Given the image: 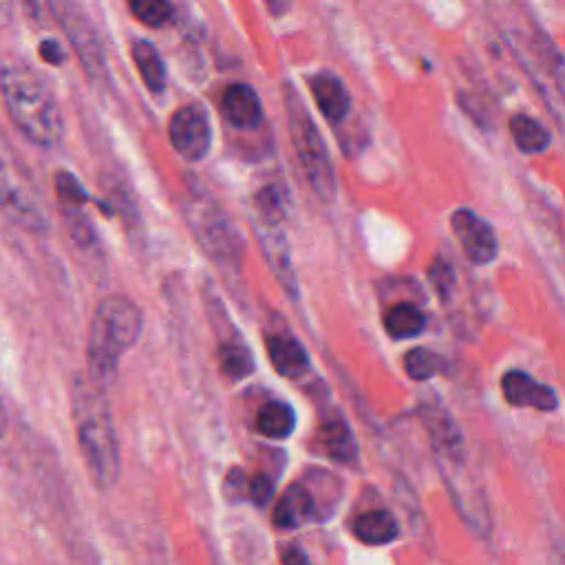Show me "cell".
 Returning a JSON list of instances; mask_svg holds the SVG:
<instances>
[{
    "instance_id": "4316f807",
    "label": "cell",
    "mask_w": 565,
    "mask_h": 565,
    "mask_svg": "<svg viewBox=\"0 0 565 565\" xmlns=\"http://www.w3.org/2000/svg\"><path fill=\"white\" fill-rule=\"evenodd\" d=\"M55 192L64 207H82L90 199L82 183L66 170H60L55 174Z\"/></svg>"
},
{
    "instance_id": "ac0fdd59",
    "label": "cell",
    "mask_w": 565,
    "mask_h": 565,
    "mask_svg": "<svg viewBox=\"0 0 565 565\" xmlns=\"http://www.w3.org/2000/svg\"><path fill=\"white\" fill-rule=\"evenodd\" d=\"M426 327L424 313L411 302L391 305L384 313V329L395 340H411L417 338Z\"/></svg>"
},
{
    "instance_id": "f546056e",
    "label": "cell",
    "mask_w": 565,
    "mask_h": 565,
    "mask_svg": "<svg viewBox=\"0 0 565 565\" xmlns=\"http://www.w3.org/2000/svg\"><path fill=\"white\" fill-rule=\"evenodd\" d=\"M225 486H227V494H230V499H234V501H236V499L247 497V475H245V472H241L238 468L230 470Z\"/></svg>"
},
{
    "instance_id": "83f0119b",
    "label": "cell",
    "mask_w": 565,
    "mask_h": 565,
    "mask_svg": "<svg viewBox=\"0 0 565 565\" xmlns=\"http://www.w3.org/2000/svg\"><path fill=\"white\" fill-rule=\"evenodd\" d=\"M428 278H430V282L435 285L437 294L444 296V298H448V294H450L452 287H455V271H452L450 263L444 260V258H435L433 265L428 267Z\"/></svg>"
},
{
    "instance_id": "d4e9b609",
    "label": "cell",
    "mask_w": 565,
    "mask_h": 565,
    "mask_svg": "<svg viewBox=\"0 0 565 565\" xmlns=\"http://www.w3.org/2000/svg\"><path fill=\"white\" fill-rule=\"evenodd\" d=\"M404 369L408 373V377L422 382V380H430L433 375L439 373L441 369V358L428 349H411L406 355H404Z\"/></svg>"
},
{
    "instance_id": "5b68a950",
    "label": "cell",
    "mask_w": 565,
    "mask_h": 565,
    "mask_svg": "<svg viewBox=\"0 0 565 565\" xmlns=\"http://www.w3.org/2000/svg\"><path fill=\"white\" fill-rule=\"evenodd\" d=\"M503 38L516 53L521 66L530 75L532 84L541 93V97L552 108L554 117L561 121L563 117V57L558 49L552 44L550 38H545L539 29L527 31V26L516 24L514 15L508 20V26L503 29Z\"/></svg>"
},
{
    "instance_id": "ffe728a7",
    "label": "cell",
    "mask_w": 565,
    "mask_h": 565,
    "mask_svg": "<svg viewBox=\"0 0 565 565\" xmlns=\"http://www.w3.org/2000/svg\"><path fill=\"white\" fill-rule=\"evenodd\" d=\"M132 60L148 90L161 93L166 88V66L159 51L150 42L139 40L132 44Z\"/></svg>"
},
{
    "instance_id": "d6a6232c",
    "label": "cell",
    "mask_w": 565,
    "mask_h": 565,
    "mask_svg": "<svg viewBox=\"0 0 565 565\" xmlns=\"http://www.w3.org/2000/svg\"><path fill=\"white\" fill-rule=\"evenodd\" d=\"M282 565H309V558L300 547H289L282 554Z\"/></svg>"
},
{
    "instance_id": "e0dca14e",
    "label": "cell",
    "mask_w": 565,
    "mask_h": 565,
    "mask_svg": "<svg viewBox=\"0 0 565 565\" xmlns=\"http://www.w3.org/2000/svg\"><path fill=\"white\" fill-rule=\"evenodd\" d=\"M353 534L366 545H384L399 534V527L393 514H388L386 510H371L355 519Z\"/></svg>"
},
{
    "instance_id": "484cf974",
    "label": "cell",
    "mask_w": 565,
    "mask_h": 565,
    "mask_svg": "<svg viewBox=\"0 0 565 565\" xmlns=\"http://www.w3.org/2000/svg\"><path fill=\"white\" fill-rule=\"evenodd\" d=\"M130 11L148 26H161L172 18V4L168 0H130Z\"/></svg>"
},
{
    "instance_id": "2e32d148",
    "label": "cell",
    "mask_w": 565,
    "mask_h": 565,
    "mask_svg": "<svg viewBox=\"0 0 565 565\" xmlns=\"http://www.w3.org/2000/svg\"><path fill=\"white\" fill-rule=\"evenodd\" d=\"M313 510H316V501L311 492L305 486L294 483L285 490V494L276 503L274 523L282 530H294L302 525L313 514Z\"/></svg>"
},
{
    "instance_id": "44dd1931",
    "label": "cell",
    "mask_w": 565,
    "mask_h": 565,
    "mask_svg": "<svg viewBox=\"0 0 565 565\" xmlns=\"http://www.w3.org/2000/svg\"><path fill=\"white\" fill-rule=\"evenodd\" d=\"M258 433L271 439H285L296 428V413L285 402H267L256 419Z\"/></svg>"
},
{
    "instance_id": "30bf717a",
    "label": "cell",
    "mask_w": 565,
    "mask_h": 565,
    "mask_svg": "<svg viewBox=\"0 0 565 565\" xmlns=\"http://www.w3.org/2000/svg\"><path fill=\"white\" fill-rule=\"evenodd\" d=\"M501 391L508 404L521 408H536L543 413H552L558 408V395L552 386L536 382L525 371L512 369L501 377Z\"/></svg>"
},
{
    "instance_id": "cb8c5ba5",
    "label": "cell",
    "mask_w": 565,
    "mask_h": 565,
    "mask_svg": "<svg viewBox=\"0 0 565 565\" xmlns=\"http://www.w3.org/2000/svg\"><path fill=\"white\" fill-rule=\"evenodd\" d=\"M254 207H256V214H258L260 223L280 225V221L285 218V194H282V190L278 185H265L254 196Z\"/></svg>"
},
{
    "instance_id": "7c38bea8",
    "label": "cell",
    "mask_w": 565,
    "mask_h": 565,
    "mask_svg": "<svg viewBox=\"0 0 565 565\" xmlns=\"http://www.w3.org/2000/svg\"><path fill=\"white\" fill-rule=\"evenodd\" d=\"M256 236H258V243H260L274 274L282 282V287L287 289L289 296H296L298 282H296V274H294V265L289 258V245L285 241V234L280 232L278 225L256 221Z\"/></svg>"
},
{
    "instance_id": "9c48e42d",
    "label": "cell",
    "mask_w": 565,
    "mask_h": 565,
    "mask_svg": "<svg viewBox=\"0 0 565 565\" xmlns=\"http://www.w3.org/2000/svg\"><path fill=\"white\" fill-rule=\"evenodd\" d=\"M450 227L470 263L488 265L497 258L499 245H497L494 230L479 214H475L472 210L459 207L450 216Z\"/></svg>"
},
{
    "instance_id": "5bb4252c",
    "label": "cell",
    "mask_w": 565,
    "mask_h": 565,
    "mask_svg": "<svg viewBox=\"0 0 565 565\" xmlns=\"http://www.w3.org/2000/svg\"><path fill=\"white\" fill-rule=\"evenodd\" d=\"M223 115L236 128H254L263 119L260 99L247 84H232L223 93Z\"/></svg>"
},
{
    "instance_id": "e575fe53",
    "label": "cell",
    "mask_w": 565,
    "mask_h": 565,
    "mask_svg": "<svg viewBox=\"0 0 565 565\" xmlns=\"http://www.w3.org/2000/svg\"><path fill=\"white\" fill-rule=\"evenodd\" d=\"M4 433H7V411H4V404L0 399V439L4 437Z\"/></svg>"
},
{
    "instance_id": "8fae6325",
    "label": "cell",
    "mask_w": 565,
    "mask_h": 565,
    "mask_svg": "<svg viewBox=\"0 0 565 565\" xmlns=\"http://www.w3.org/2000/svg\"><path fill=\"white\" fill-rule=\"evenodd\" d=\"M62 24L68 33V40L73 42L77 55L82 57L84 66L88 73L97 75L104 71V55H102V46H99V40L95 38V31L90 29V24L84 20V15L71 4L66 2L62 13Z\"/></svg>"
},
{
    "instance_id": "ba28073f",
    "label": "cell",
    "mask_w": 565,
    "mask_h": 565,
    "mask_svg": "<svg viewBox=\"0 0 565 565\" xmlns=\"http://www.w3.org/2000/svg\"><path fill=\"white\" fill-rule=\"evenodd\" d=\"M172 148L188 161H201L212 143L207 115L199 104L179 108L168 126Z\"/></svg>"
},
{
    "instance_id": "603a6c76",
    "label": "cell",
    "mask_w": 565,
    "mask_h": 565,
    "mask_svg": "<svg viewBox=\"0 0 565 565\" xmlns=\"http://www.w3.org/2000/svg\"><path fill=\"white\" fill-rule=\"evenodd\" d=\"M218 364L221 371L230 377V380H243L254 371V358L249 353L247 347L238 344V342H225L218 349Z\"/></svg>"
},
{
    "instance_id": "836d02e7",
    "label": "cell",
    "mask_w": 565,
    "mask_h": 565,
    "mask_svg": "<svg viewBox=\"0 0 565 565\" xmlns=\"http://www.w3.org/2000/svg\"><path fill=\"white\" fill-rule=\"evenodd\" d=\"M13 0H0V26H4L11 20Z\"/></svg>"
},
{
    "instance_id": "3957f363",
    "label": "cell",
    "mask_w": 565,
    "mask_h": 565,
    "mask_svg": "<svg viewBox=\"0 0 565 565\" xmlns=\"http://www.w3.org/2000/svg\"><path fill=\"white\" fill-rule=\"evenodd\" d=\"M141 333V311L126 296H106L95 307L88 342H86V360H88V377L97 386H106L119 366L121 355L137 342Z\"/></svg>"
},
{
    "instance_id": "4fadbf2b",
    "label": "cell",
    "mask_w": 565,
    "mask_h": 565,
    "mask_svg": "<svg viewBox=\"0 0 565 565\" xmlns=\"http://www.w3.org/2000/svg\"><path fill=\"white\" fill-rule=\"evenodd\" d=\"M267 353L274 369L289 380H298L309 369V355L305 347L289 333H269Z\"/></svg>"
},
{
    "instance_id": "7a4b0ae2",
    "label": "cell",
    "mask_w": 565,
    "mask_h": 565,
    "mask_svg": "<svg viewBox=\"0 0 565 565\" xmlns=\"http://www.w3.org/2000/svg\"><path fill=\"white\" fill-rule=\"evenodd\" d=\"M73 419L84 463L99 488H110L119 479V441L115 435L113 417L104 388L90 377H77L73 384Z\"/></svg>"
},
{
    "instance_id": "4dcf8cb0",
    "label": "cell",
    "mask_w": 565,
    "mask_h": 565,
    "mask_svg": "<svg viewBox=\"0 0 565 565\" xmlns=\"http://www.w3.org/2000/svg\"><path fill=\"white\" fill-rule=\"evenodd\" d=\"M38 51H40V57H42L46 64L57 66V64H62V62H64L62 46H60L55 40H44V42H40Z\"/></svg>"
},
{
    "instance_id": "7402d4cb",
    "label": "cell",
    "mask_w": 565,
    "mask_h": 565,
    "mask_svg": "<svg viewBox=\"0 0 565 565\" xmlns=\"http://www.w3.org/2000/svg\"><path fill=\"white\" fill-rule=\"evenodd\" d=\"M510 132L516 148L525 154L543 152L550 146V132L527 115H514L510 119Z\"/></svg>"
},
{
    "instance_id": "1f68e13d",
    "label": "cell",
    "mask_w": 565,
    "mask_h": 565,
    "mask_svg": "<svg viewBox=\"0 0 565 565\" xmlns=\"http://www.w3.org/2000/svg\"><path fill=\"white\" fill-rule=\"evenodd\" d=\"M24 4L29 7L31 15H33L38 22H42V24L49 22L46 15L53 13V4H51L49 0H24Z\"/></svg>"
},
{
    "instance_id": "9a60e30c",
    "label": "cell",
    "mask_w": 565,
    "mask_h": 565,
    "mask_svg": "<svg viewBox=\"0 0 565 565\" xmlns=\"http://www.w3.org/2000/svg\"><path fill=\"white\" fill-rule=\"evenodd\" d=\"M311 95H313L320 113L333 124L342 121L351 110V97H349L347 88L342 86V82L333 75H327V73L316 75L311 79Z\"/></svg>"
},
{
    "instance_id": "d6986e66",
    "label": "cell",
    "mask_w": 565,
    "mask_h": 565,
    "mask_svg": "<svg viewBox=\"0 0 565 565\" xmlns=\"http://www.w3.org/2000/svg\"><path fill=\"white\" fill-rule=\"evenodd\" d=\"M320 444L324 452L342 463H349L355 459V439L347 422L342 419H329L320 426Z\"/></svg>"
},
{
    "instance_id": "6da1fadb",
    "label": "cell",
    "mask_w": 565,
    "mask_h": 565,
    "mask_svg": "<svg viewBox=\"0 0 565 565\" xmlns=\"http://www.w3.org/2000/svg\"><path fill=\"white\" fill-rule=\"evenodd\" d=\"M0 97L13 126L35 146L53 148L64 137L60 106L46 82L24 64L0 68Z\"/></svg>"
},
{
    "instance_id": "277c9868",
    "label": "cell",
    "mask_w": 565,
    "mask_h": 565,
    "mask_svg": "<svg viewBox=\"0 0 565 565\" xmlns=\"http://www.w3.org/2000/svg\"><path fill=\"white\" fill-rule=\"evenodd\" d=\"M282 99L287 106V121H289V135L291 146L298 157L300 170L311 185V190L322 201H333L338 183H335V170L329 157V150L322 141V135L318 132L313 117L305 108L302 99L296 95L291 84H285Z\"/></svg>"
},
{
    "instance_id": "f1b7e54d",
    "label": "cell",
    "mask_w": 565,
    "mask_h": 565,
    "mask_svg": "<svg viewBox=\"0 0 565 565\" xmlns=\"http://www.w3.org/2000/svg\"><path fill=\"white\" fill-rule=\"evenodd\" d=\"M271 492H274V483L267 475H254V477H247V497L256 503V505H267L269 499H271Z\"/></svg>"
},
{
    "instance_id": "8992f818",
    "label": "cell",
    "mask_w": 565,
    "mask_h": 565,
    "mask_svg": "<svg viewBox=\"0 0 565 565\" xmlns=\"http://www.w3.org/2000/svg\"><path fill=\"white\" fill-rule=\"evenodd\" d=\"M0 210L18 227L42 234L49 227L46 214L40 207V201L29 185V179L13 152L0 132Z\"/></svg>"
},
{
    "instance_id": "52a82bcc",
    "label": "cell",
    "mask_w": 565,
    "mask_h": 565,
    "mask_svg": "<svg viewBox=\"0 0 565 565\" xmlns=\"http://www.w3.org/2000/svg\"><path fill=\"white\" fill-rule=\"evenodd\" d=\"M185 216L190 221L192 232L201 241V245L214 258H234L238 256L241 243L223 210L207 196L192 192L185 203Z\"/></svg>"
}]
</instances>
